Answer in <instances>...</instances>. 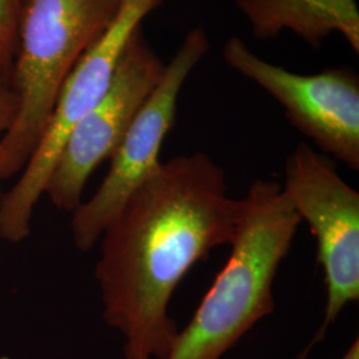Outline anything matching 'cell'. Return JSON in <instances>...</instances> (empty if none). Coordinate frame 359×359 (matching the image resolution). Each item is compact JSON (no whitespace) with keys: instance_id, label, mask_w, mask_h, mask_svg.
Wrapping results in <instances>:
<instances>
[{"instance_id":"7a4b0ae2","label":"cell","mask_w":359,"mask_h":359,"mask_svg":"<svg viewBox=\"0 0 359 359\" xmlns=\"http://www.w3.org/2000/svg\"><path fill=\"white\" fill-rule=\"evenodd\" d=\"M224 269L167 359H221L274 311L273 283L302 219L274 180H256Z\"/></svg>"},{"instance_id":"7c38bea8","label":"cell","mask_w":359,"mask_h":359,"mask_svg":"<svg viewBox=\"0 0 359 359\" xmlns=\"http://www.w3.org/2000/svg\"><path fill=\"white\" fill-rule=\"evenodd\" d=\"M341 359H359V341L358 338L351 344V346L347 348L346 353Z\"/></svg>"},{"instance_id":"8992f818","label":"cell","mask_w":359,"mask_h":359,"mask_svg":"<svg viewBox=\"0 0 359 359\" xmlns=\"http://www.w3.org/2000/svg\"><path fill=\"white\" fill-rule=\"evenodd\" d=\"M208 51L209 39L205 31L193 28L170 63L165 65L160 81L112 154L111 167L102 185L74 212L71 229L79 250L88 252L96 245L130 194L160 165L163 142L175 126L180 92Z\"/></svg>"},{"instance_id":"3957f363","label":"cell","mask_w":359,"mask_h":359,"mask_svg":"<svg viewBox=\"0 0 359 359\" xmlns=\"http://www.w3.org/2000/svg\"><path fill=\"white\" fill-rule=\"evenodd\" d=\"M124 1L20 0L11 68L19 109L0 137V179L25 169L65 79L114 25Z\"/></svg>"},{"instance_id":"8fae6325","label":"cell","mask_w":359,"mask_h":359,"mask_svg":"<svg viewBox=\"0 0 359 359\" xmlns=\"http://www.w3.org/2000/svg\"><path fill=\"white\" fill-rule=\"evenodd\" d=\"M18 109L19 99L13 90L11 71L4 67L0 59V137L11 128Z\"/></svg>"},{"instance_id":"30bf717a","label":"cell","mask_w":359,"mask_h":359,"mask_svg":"<svg viewBox=\"0 0 359 359\" xmlns=\"http://www.w3.org/2000/svg\"><path fill=\"white\" fill-rule=\"evenodd\" d=\"M20 0H0V59L11 71L16 50V28Z\"/></svg>"},{"instance_id":"4fadbf2b","label":"cell","mask_w":359,"mask_h":359,"mask_svg":"<svg viewBox=\"0 0 359 359\" xmlns=\"http://www.w3.org/2000/svg\"><path fill=\"white\" fill-rule=\"evenodd\" d=\"M1 181H3V180L0 179V200H1L3 194H4V193H3V191H1Z\"/></svg>"},{"instance_id":"ba28073f","label":"cell","mask_w":359,"mask_h":359,"mask_svg":"<svg viewBox=\"0 0 359 359\" xmlns=\"http://www.w3.org/2000/svg\"><path fill=\"white\" fill-rule=\"evenodd\" d=\"M225 63L283 105L294 128L323 154L359 169V79L347 68L299 75L257 56L240 38L224 46Z\"/></svg>"},{"instance_id":"52a82bcc","label":"cell","mask_w":359,"mask_h":359,"mask_svg":"<svg viewBox=\"0 0 359 359\" xmlns=\"http://www.w3.org/2000/svg\"><path fill=\"white\" fill-rule=\"evenodd\" d=\"M164 69L165 65L144 39L142 26L136 28L108 88L68 136L48 180L44 193L57 209L75 212L80 206L90 175L115 154Z\"/></svg>"},{"instance_id":"6da1fadb","label":"cell","mask_w":359,"mask_h":359,"mask_svg":"<svg viewBox=\"0 0 359 359\" xmlns=\"http://www.w3.org/2000/svg\"><path fill=\"white\" fill-rule=\"evenodd\" d=\"M245 200L204 152L160 163L102 234L95 278L103 318L124 338L126 359H167L179 327L169 302L187 273L231 245Z\"/></svg>"},{"instance_id":"5b68a950","label":"cell","mask_w":359,"mask_h":359,"mask_svg":"<svg viewBox=\"0 0 359 359\" xmlns=\"http://www.w3.org/2000/svg\"><path fill=\"white\" fill-rule=\"evenodd\" d=\"M283 192L317 240L326 306L320 330L302 351L320 344L348 304L359 299V193L326 154L299 142L285 164Z\"/></svg>"},{"instance_id":"277c9868","label":"cell","mask_w":359,"mask_h":359,"mask_svg":"<svg viewBox=\"0 0 359 359\" xmlns=\"http://www.w3.org/2000/svg\"><path fill=\"white\" fill-rule=\"evenodd\" d=\"M160 4L161 0H126L114 25L65 79L35 152L20 179L0 200L1 240L19 244L29 236L35 208L46 192L68 136L102 99L130 35Z\"/></svg>"},{"instance_id":"9c48e42d","label":"cell","mask_w":359,"mask_h":359,"mask_svg":"<svg viewBox=\"0 0 359 359\" xmlns=\"http://www.w3.org/2000/svg\"><path fill=\"white\" fill-rule=\"evenodd\" d=\"M237 7L261 40L289 29L318 48L332 34L359 52V11L355 0H237Z\"/></svg>"}]
</instances>
